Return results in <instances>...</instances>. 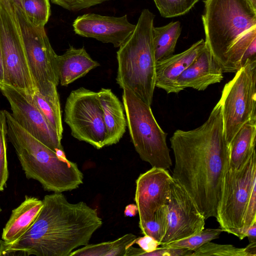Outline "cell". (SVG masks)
<instances>
[{"label": "cell", "instance_id": "cell-7", "mask_svg": "<svg viewBox=\"0 0 256 256\" xmlns=\"http://www.w3.org/2000/svg\"><path fill=\"white\" fill-rule=\"evenodd\" d=\"M224 130L230 145L240 128L256 120V60L248 62L224 86L219 100Z\"/></svg>", "mask_w": 256, "mask_h": 256}, {"label": "cell", "instance_id": "cell-24", "mask_svg": "<svg viewBox=\"0 0 256 256\" xmlns=\"http://www.w3.org/2000/svg\"><path fill=\"white\" fill-rule=\"evenodd\" d=\"M28 20L36 26L44 27L50 16L49 0H19Z\"/></svg>", "mask_w": 256, "mask_h": 256}, {"label": "cell", "instance_id": "cell-5", "mask_svg": "<svg viewBox=\"0 0 256 256\" xmlns=\"http://www.w3.org/2000/svg\"><path fill=\"white\" fill-rule=\"evenodd\" d=\"M204 3L206 44L222 69L231 48L256 38V10L248 0H205Z\"/></svg>", "mask_w": 256, "mask_h": 256}, {"label": "cell", "instance_id": "cell-1", "mask_svg": "<svg viewBox=\"0 0 256 256\" xmlns=\"http://www.w3.org/2000/svg\"><path fill=\"white\" fill-rule=\"evenodd\" d=\"M174 166L172 178L188 193L206 220L216 216L230 146L218 101L200 126L176 130L170 138Z\"/></svg>", "mask_w": 256, "mask_h": 256}, {"label": "cell", "instance_id": "cell-13", "mask_svg": "<svg viewBox=\"0 0 256 256\" xmlns=\"http://www.w3.org/2000/svg\"><path fill=\"white\" fill-rule=\"evenodd\" d=\"M0 90L10 104L16 122L32 136L56 152L64 150L61 140L32 100V96L6 84Z\"/></svg>", "mask_w": 256, "mask_h": 256}, {"label": "cell", "instance_id": "cell-36", "mask_svg": "<svg viewBox=\"0 0 256 256\" xmlns=\"http://www.w3.org/2000/svg\"><path fill=\"white\" fill-rule=\"evenodd\" d=\"M244 248L248 256H256V242H250Z\"/></svg>", "mask_w": 256, "mask_h": 256}, {"label": "cell", "instance_id": "cell-23", "mask_svg": "<svg viewBox=\"0 0 256 256\" xmlns=\"http://www.w3.org/2000/svg\"><path fill=\"white\" fill-rule=\"evenodd\" d=\"M181 32L179 21L171 22L160 27H153L152 38L156 62L174 54Z\"/></svg>", "mask_w": 256, "mask_h": 256}, {"label": "cell", "instance_id": "cell-19", "mask_svg": "<svg viewBox=\"0 0 256 256\" xmlns=\"http://www.w3.org/2000/svg\"><path fill=\"white\" fill-rule=\"evenodd\" d=\"M56 60L59 82L62 86H67L100 66L84 48H76L72 46L62 54L58 55Z\"/></svg>", "mask_w": 256, "mask_h": 256}, {"label": "cell", "instance_id": "cell-35", "mask_svg": "<svg viewBox=\"0 0 256 256\" xmlns=\"http://www.w3.org/2000/svg\"><path fill=\"white\" fill-rule=\"evenodd\" d=\"M138 212L136 204H130L126 206L124 214L126 216H134Z\"/></svg>", "mask_w": 256, "mask_h": 256}, {"label": "cell", "instance_id": "cell-28", "mask_svg": "<svg viewBox=\"0 0 256 256\" xmlns=\"http://www.w3.org/2000/svg\"><path fill=\"white\" fill-rule=\"evenodd\" d=\"M248 256L245 248H238L232 244L208 242L194 251L190 256Z\"/></svg>", "mask_w": 256, "mask_h": 256}, {"label": "cell", "instance_id": "cell-29", "mask_svg": "<svg viewBox=\"0 0 256 256\" xmlns=\"http://www.w3.org/2000/svg\"><path fill=\"white\" fill-rule=\"evenodd\" d=\"M6 136V120L5 110H0V192L4 190L8 176Z\"/></svg>", "mask_w": 256, "mask_h": 256}, {"label": "cell", "instance_id": "cell-22", "mask_svg": "<svg viewBox=\"0 0 256 256\" xmlns=\"http://www.w3.org/2000/svg\"><path fill=\"white\" fill-rule=\"evenodd\" d=\"M56 87V84H53L42 93L36 90L32 96V100L50 127L62 139L63 126L62 112Z\"/></svg>", "mask_w": 256, "mask_h": 256}, {"label": "cell", "instance_id": "cell-38", "mask_svg": "<svg viewBox=\"0 0 256 256\" xmlns=\"http://www.w3.org/2000/svg\"><path fill=\"white\" fill-rule=\"evenodd\" d=\"M4 83V68L1 48L0 46V86Z\"/></svg>", "mask_w": 256, "mask_h": 256}, {"label": "cell", "instance_id": "cell-20", "mask_svg": "<svg viewBox=\"0 0 256 256\" xmlns=\"http://www.w3.org/2000/svg\"><path fill=\"white\" fill-rule=\"evenodd\" d=\"M42 206V200L26 196L24 202L12 210L3 229L2 240L10 242L20 238L34 223Z\"/></svg>", "mask_w": 256, "mask_h": 256}, {"label": "cell", "instance_id": "cell-15", "mask_svg": "<svg viewBox=\"0 0 256 256\" xmlns=\"http://www.w3.org/2000/svg\"><path fill=\"white\" fill-rule=\"evenodd\" d=\"M72 26L76 34L119 48L132 34L136 24L129 22L126 14L115 17L86 14L77 17Z\"/></svg>", "mask_w": 256, "mask_h": 256}, {"label": "cell", "instance_id": "cell-31", "mask_svg": "<svg viewBox=\"0 0 256 256\" xmlns=\"http://www.w3.org/2000/svg\"><path fill=\"white\" fill-rule=\"evenodd\" d=\"M254 222H256V183L253 186L245 210L242 228L236 236L241 240L244 238L245 232Z\"/></svg>", "mask_w": 256, "mask_h": 256}, {"label": "cell", "instance_id": "cell-2", "mask_svg": "<svg viewBox=\"0 0 256 256\" xmlns=\"http://www.w3.org/2000/svg\"><path fill=\"white\" fill-rule=\"evenodd\" d=\"M30 228L10 242L0 240V256H70L88 244L102 224L97 210L86 203L69 202L62 192L46 195Z\"/></svg>", "mask_w": 256, "mask_h": 256}, {"label": "cell", "instance_id": "cell-14", "mask_svg": "<svg viewBox=\"0 0 256 256\" xmlns=\"http://www.w3.org/2000/svg\"><path fill=\"white\" fill-rule=\"evenodd\" d=\"M173 178L166 169L152 167L136 180L134 200L138 208L139 226L166 205Z\"/></svg>", "mask_w": 256, "mask_h": 256}, {"label": "cell", "instance_id": "cell-25", "mask_svg": "<svg viewBox=\"0 0 256 256\" xmlns=\"http://www.w3.org/2000/svg\"><path fill=\"white\" fill-rule=\"evenodd\" d=\"M224 230L222 228H206L186 238L160 245L162 247L186 248L194 251L204 244L218 238Z\"/></svg>", "mask_w": 256, "mask_h": 256}, {"label": "cell", "instance_id": "cell-4", "mask_svg": "<svg viewBox=\"0 0 256 256\" xmlns=\"http://www.w3.org/2000/svg\"><path fill=\"white\" fill-rule=\"evenodd\" d=\"M154 18L148 9H144L134 30L116 52L117 84L150 106L156 87V61L152 38Z\"/></svg>", "mask_w": 256, "mask_h": 256}, {"label": "cell", "instance_id": "cell-3", "mask_svg": "<svg viewBox=\"0 0 256 256\" xmlns=\"http://www.w3.org/2000/svg\"><path fill=\"white\" fill-rule=\"evenodd\" d=\"M6 135L12 144L28 178L38 181L43 188L54 192L75 190L83 183L77 164L58 156L38 140L5 110Z\"/></svg>", "mask_w": 256, "mask_h": 256}, {"label": "cell", "instance_id": "cell-10", "mask_svg": "<svg viewBox=\"0 0 256 256\" xmlns=\"http://www.w3.org/2000/svg\"><path fill=\"white\" fill-rule=\"evenodd\" d=\"M14 10L36 90L42 92L52 84L58 86V54L52 47L44 27L30 22L20 7L14 6Z\"/></svg>", "mask_w": 256, "mask_h": 256}, {"label": "cell", "instance_id": "cell-33", "mask_svg": "<svg viewBox=\"0 0 256 256\" xmlns=\"http://www.w3.org/2000/svg\"><path fill=\"white\" fill-rule=\"evenodd\" d=\"M135 244H138L145 252H153L156 250L159 246L161 245L160 242L148 235H144L142 237H138L135 242Z\"/></svg>", "mask_w": 256, "mask_h": 256}, {"label": "cell", "instance_id": "cell-12", "mask_svg": "<svg viewBox=\"0 0 256 256\" xmlns=\"http://www.w3.org/2000/svg\"><path fill=\"white\" fill-rule=\"evenodd\" d=\"M166 206L168 228L161 245L186 238L204 228V217L188 193L174 179Z\"/></svg>", "mask_w": 256, "mask_h": 256}, {"label": "cell", "instance_id": "cell-27", "mask_svg": "<svg viewBox=\"0 0 256 256\" xmlns=\"http://www.w3.org/2000/svg\"><path fill=\"white\" fill-rule=\"evenodd\" d=\"M162 16L172 18L186 14L199 0H153Z\"/></svg>", "mask_w": 256, "mask_h": 256}, {"label": "cell", "instance_id": "cell-34", "mask_svg": "<svg viewBox=\"0 0 256 256\" xmlns=\"http://www.w3.org/2000/svg\"><path fill=\"white\" fill-rule=\"evenodd\" d=\"M244 236L248 238L250 242H256V222L252 224L246 230Z\"/></svg>", "mask_w": 256, "mask_h": 256}, {"label": "cell", "instance_id": "cell-26", "mask_svg": "<svg viewBox=\"0 0 256 256\" xmlns=\"http://www.w3.org/2000/svg\"><path fill=\"white\" fill-rule=\"evenodd\" d=\"M167 206L165 205L154 214L151 220L139 227L144 235L150 236L160 242H162L168 228Z\"/></svg>", "mask_w": 256, "mask_h": 256}, {"label": "cell", "instance_id": "cell-37", "mask_svg": "<svg viewBox=\"0 0 256 256\" xmlns=\"http://www.w3.org/2000/svg\"><path fill=\"white\" fill-rule=\"evenodd\" d=\"M0 4L3 6H16L20 8L19 0H0Z\"/></svg>", "mask_w": 256, "mask_h": 256}, {"label": "cell", "instance_id": "cell-30", "mask_svg": "<svg viewBox=\"0 0 256 256\" xmlns=\"http://www.w3.org/2000/svg\"><path fill=\"white\" fill-rule=\"evenodd\" d=\"M120 238L97 244L86 245L82 248L72 251L70 256H106L118 243Z\"/></svg>", "mask_w": 256, "mask_h": 256}, {"label": "cell", "instance_id": "cell-39", "mask_svg": "<svg viewBox=\"0 0 256 256\" xmlns=\"http://www.w3.org/2000/svg\"><path fill=\"white\" fill-rule=\"evenodd\" d=\"M254 9L256 10V0H248Z\"/></svg>", "mask_w": 256, "mask_h": 256}, {"label": "cell", "instance_id": "cell-11", "mask_svg": "<svg viewBox=\"0 0 256 256\" xmlns=\"http://www.w3.org/2000/svg\"><path fill=\"white\" fill-rule=\"evenodd\" d=\"M64 121L74 138L97 149L106 146V129L97 92L83 87L72 91L66 100Z\"/></svg>", "mask_w": 256, "mask_h": 256}, {"label": "cell", "instance_id": "cell-17", "mask_svg": "<svg viewBox=\"0 0 256 256\" xmlns=\"http://www.w3.org/2000/svg\"><path fill=\"white\" fill-rule=\"evenodd\" d=\"M205 45V40L201 39L184 51L156 62V87L173 93L177 78L196 58Z\"/></svg>", "mask_w": 256, "mask_h": 256}, {"label": "cell", "instance_id": "cell-6", "mask_svg": "<svg viewBox=\"0 0 256 256\" xmlns=\"http://www.w3.org/2000/svg\"><path fill=\"white\" fill-rule=\"evenodd\" d=\"M122 101L132 142L140 158L152 167L168 169L172 166L166 138L147 104L133 92L123 89Z\"/></svg>", "mask_w": 256, "mask_h": 256}, {"label": "cell", "instance_id": "cell-40", "mask_svg": "<svg viewBox=\"0 0 256 256\" xmlns=\"http://www.w3.org/2000/svg\"><path fill=\"white\" fill-rule=\"evenodd\" d=\"M1 210H1V208H0V212Z\"/></svg>", "mask_w": 256, "mask_h": 256}, {"label": "cell", "instance_id": "cell-18", "mask_svg": "<svg viewBox=\"0 0 256 256\" xmlns=\"http://www.w3.org/2000/svg\"><path fill=\"white\" fill-rule=\"evenodd\" d=\"M97 92L106 129V146H111L119 142L126 130L124 106L110 89L102 88Z\"/></svg>", "mask_w": 256, "mask_h": 256}, {"label": "cell", "instance_id": "cell-8", "mask_svg": "<svg viewBox=\"0 0 256 256\" xmlns=\"http://www.w3.org/2000/svg\"><path fill=\"white\" fill-rule=\"evenodd\" d=\"M256 183L254 151L240 168H228L225 173L216 217L224 232L236 236L242 230L245 210Z\"/></svg>", "mask_w": 256, "mask_h": 256}, {"label": "cell", "instance_id": "cell-21", "mask_svg": "<svg viewBox=\"0 0 256 256\" xmlns=\"http://www.w3.org/2000/svg\"><path fill=\"white\" fill-rule=\"evenodd\" d=\"M256 120L245 123L237 132L230 144L228 168L238 170L256 151Z\"/></svg>", "mask_w": 256, "mask_h": 256}, {"label": "cell", "instance_id": "cell-16", "mask_svg": "<svg viewBox=\"0 0 256 256\" xmlns=\"http://www.w3.org/2000/svg\"><path fill=\"white\" fill-rule=\"evenodd\" d=\"M223 73L206 44L194 62L178 76L173 93L178 94L188 88L204 90L209 86L220 82Z\"/></svg>", "mask_w": 256, "mask_h": 256}, {"label": "cell", "instance_id": "cell-9", "mask_svg": "<svg viewBox=\"0 0 256 256\" xmlns=\"http://www.w3.org/2000/svg\"><path fill=\"white\" fill-rule=\"evenodd\" d=\"M0 46L3 84L32 96L36 88L29 68L14 6L0 4Z\"/></svg>", "mask_w": 256, "mask_h": 256}, {"label": "cell", "instance_id": "cell-32", "mask_svg": "<svg viewBox=\"0 0 256 256\" xmlns=\"http://www.w3.org/2000/svg\"><path fill=\"white\" fill-rule=\"evenodd\" d=\"M110 0H51L52 2L70 11L76 12Z\"/></svg>", "mask_w": 256, "mask_h": 256}]
</instances>
